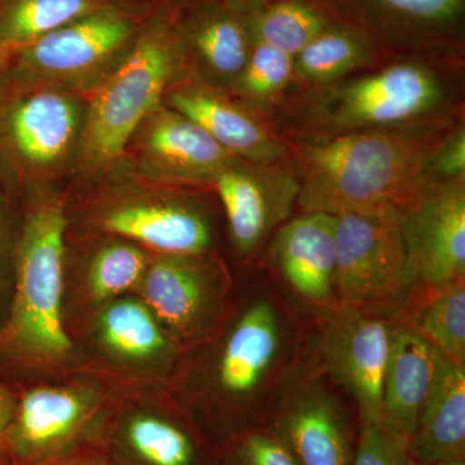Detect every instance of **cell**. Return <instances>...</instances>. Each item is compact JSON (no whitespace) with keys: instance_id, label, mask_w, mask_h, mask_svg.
Here are the masks:
<instances>
[{"instance_id":"1","label":"cell","mask_w":465,"mask_h":465,"mask_svg":"<svg viewBox=\"0 0 465 465\" xmlns=\"http://www.w3.org/2000/svg\"><path fill=\"white\" fill-rule=\"evenodd\" d=\"M313 324L304 322L274 284L242 302L208 351L186 410L217 446L265 427L313 361Z\"/></svg>"},{"instance_id":"2","label":"cell","mask_w":465,"mask_h":465,"mask_svg":"<svg viewBox=\"0 0 465 465\" xmlns=\"http://www.w3.org/2000/svg\"><path fill=\"white\" fill-rule=\"evenodd\" d=\"M460 116L445 113L327 137H284L302 213L402 211L430 183V166Z\"/></svg>"},{"instance_id":"3","label":"cell","mask_w":465,"mask_h":465,"mask_svg":"<svg viewBox=\"0 0 465 465\" xmlns=\"http://www.w3.org/2000/svg\"><path fill=\"white\" fill-rule=\"evenodd\" d=\"M66 216L45 202L27 213L16 235L12 295L0 326V367L63 362L72 341L63 322Z\"/></svg>"},{"instance_id":"4","label":"cell","mask_w":465,"mask_h":465,"mask_svg":"<svg viewBox=\"0 0 465 465\" xmlns=\"http://www.w3.org/2000/svg\"><path fill=\"white\" fill-rule=\"evenodd\" d=\"M446 64L399 57L367 74L345 78L290 101L281 136L327 137L391 127L445 114L439 69Z\"/></svg>"},{"instance_id":"5","label":"cell","mask_w":465,"mask_h":465,"mask_svg":"<svg viewBox=\"0 0 465 465\" xmlns=\"http://www.w3.org/2000/svg\"><path fill=\"white\" fill-rule=\"evenodd\" d=\"M333 216L338 304L393 316L410 290L399 211L376 208Z\"/></svg>"},{"instance_id":"6","label":"cell","mask_w":465,"mask_h":465,"mask_svg":"<svg viewBox=\"0 0 465 465\" xmlns=\"http://www.w3.org/2000/svg\"><path fill=\"white\" fill-rule=\"evenodd\" d=\"M174 34L155 29L134 45L92 100L84 128L85 153L96 163H108L124 153L139 125L155 113L174 66Z\"/></svg>"},{"instance_id":"7","label":"cell","mask_w":465,"mask_h":465,"mask_svg":"<svg viewBox=\"0 0 465 465\" xmlns=\"http://www.w3.org/2000/svg\"><path fill=\"white\" fill-rule=\"evenodd\" d=\"M313 321L312 342L318 369L333 387L348 394L358 425L381 424L393 316L336 304Z\"/></svg>"},{"instance_id":"8","label":"cell","mask_w":465,"mask_h":465,"mask_svg":"<svg viewBox=\"0 0 465 465\" xmlns=\"http://www.w3.org/2000/svg\"><path fill=\"white\" fill-rule=\"evenodd\" d=\"M391 58L452 65L464 48L465 0H316Z\"/></svg>"},{"instance_id":"9","label":"cell","mask_w":465,"mask_h":465,"mask_svg":"<svg viewBox=\"0 0 465 465\" xmlns=\"http://www.w3.org/2000/svg\"><path fill=\"white\" fill-rule=\"evenodd\" d=\"M268 427L299 465H351L356 454L357 416L333 391L316 360L291 385Z\"/></svg>"},{"instance_id":"10","label":"cell","mask_w":465,"mask_h":465,"mask_svg":"<svg viewBox=\"0 0 465 465\" xmlns=\"http://www.w3.org/2000/svg\"><path fill=\"white\" fill-rule=\"evenodd\" d=\"M101 420L99 400L90 391L34 388L16 396L0 450L11 465L43 464L90 440Z\"/></svg>"},{"instance_id":"11","label":"cell","mask_w":465,"mask_h":465,"mask_svg":"<svg viewBox=\"0 0 465 465\" xmlns=\"http://www.w3.org/2000/svg\"><path fill=\"white\" fill-rule=\"evenodd\" d=\"M400 219L410 287L465 282V179L430 183Z\"/></svg>"},{"instance_id":"12","label":"cell","mask_w":465,"mask_h":465,"mask_svg":"<svg viewBox=\"0 0 465 465\" xmlns=\"http://www.w3.org/2000/svg\"><path fill=\"white\" fill-rule=\"evenodd\" d=\"M139 287L143 302L170 338L192 344L213 333L228 278L206 255H161L149 262Z\"/></svg>"},{"instance_id":"13","label":"cell","mask_w":465,"mask_h":465,"mask_svg":"<svg viewBox=\"0 0 465 465\" xmlns=\"http://www.w3.org/2000/svg\"><path fill=\"white\" fill-rule=\"evenodd\" d=\"M110 465H219V446L185 410L134 409L91 437Z\"/></svg>"},{"instance_id":"14","label":"cell","mask_w":465,"mask_h":465,"mask_svg":"<svg viewBox=\"0 0 465 465\" xmlns=\"http://www.w3.org/2000/svg\"><path fill=\"white\" fill-rule=\"evenodd\" d=\"M228 222L232 247L249 259L299 200V183L287 162L258 163L237 159L213 180Z\"/></svg>"},{"instance_id":"15","label":"cell","mask_w":465,"mask_h":465,"mask_svg":"<svg viewBox=\"0 0 465 465\" xmlns=\"http://www.w3.org/2000/svg\"><path fill=\"white\" fill-rule=\"evenodd\" d=\"M335 216L302 213L275 232L268 262L278 282L313 317L338 304Z\"/></svg>"},{"instance_id":"16","label":"cell","mask_w":465,"mask_h":465,"mask_svg":"<svg viewBox=\"0 0 465 465\" xmlns=\"http://www.w3.org/2000/svg\"><path fill=\"white\" fill-rule=\"evenodd\" d=\"M170 106L185 115L235 157L258 163L287 162V148L264 113L237 103L208 85H183L170 94Z\"/></svg>"},{"instance_id":"17","label":"cell","mask_w":465,"mask_h":465,"mask_svg":"<svg viewBox=\"0 0 465 465\" xmlns=\"http://www.w3.org/2000/svg\"><path fill=\"white\" fill-rule=\"evenodd\" d=\"M451 361L401 318L393 316L381 424L410 440L421 410Z\"/></svg>"},{"instance_id":"18","label":"cell","mask_w":465,"mask_h":465,"mask_svg":"<svg viewBox=\"0 0 465 465\" xmlns=\"http://www.w3.org/2000/svg\"><path fill=\"white\" fill-rule=\"evenodd\" d=\"M174 39L177 51L194 64L208 87L232 91L253 43L250 14L203 0L185 17Z\"/></svg>"},{"instance_id":"19","label":"cell","mask_w":465,"mask_h":465,"mask_svg":"<svg viewBox=\"0 0 465 465\" xmlns=\"http://www.w3.org/2000/svg\"><path fill=\"white\" fill-rule=\"evenodd\" d=\"M101 225L113 234L139 242L161 255H207L213 224L197 204L183 200L134 201L110 208Z\"/></svg>"},{"instance_id":"20","label":"cell","mask_w":465,"mask_h":465,"mask_svg":"<svg viewBox=\"0 0 465 465\" xmlns=\"http://www.w3.org/2000/svg\"><path fill=\"white\" fill-rule=\"evenodd\" d=\"M133 34L130 21L114 11H94L24 47L21 64L45 76L88 72L121 50Z\"/></svg>"},{"instance_id":"21","label":"cell","mask_w":465,"mask_h":465,"mask_svg":"<svg viewBox=\"0 0 465 465\" xmlns=\"http://www.w3.org/2000/svg\"><path fill=\"white\" fill-rule=\"evenodd\" d=\"M79 124L81 112L73 97L57 91H39L9 106L5 133L18 158L43 168L65 157Z\"/></svg>"},{"instance_id":"22","label":"cell","mask_w":465,"mask_h":465,"mask_svg":"<svg viewBox=\"0 0 465 465\" xmlns=\"http://www.w3.org/2000/svg\"><path fill=\"white\" fill-rule=\"evenodd\" d=\"M150 163L177 180L211 182L240 159L203 130L174 110H162L150 124L145 139Z\"/></svg>"},{"instance_id":"23","label":"cell","mask_w":465,"mask_h":465,"mask_svg":"<svg viewBox=\"0 0 465 465\" xmlns=\"http://www.w3.org/2000/svg\"><path fill=\"white\" fill-rule=\"evenodd\" d=\"M391 60L365 34L335 21L293 57V87L300 94L321 90Z\"/></svg>"},{"instance_id":"24","label":"cell","mask_w":465,"mask_h":465,"mask_svg":"<svg viewBox=\"0 0 465 465\" xmlns=\"http://www.w3.org/2000/svg\"><path fill=\"white\" fill-rule=\"evenodd\" d=\"M407 455L423 464L465 459V365L446 369L421 410Z\"/></svg>"},{"instance_id":"25","label":"cell","mask_w":465,"mask_h":465,"mask_svg":"<svg viewBox=\"0 0 465 465\" xmlns=\"http://www.w3.org/2000/svg\"><path fill=\"white\" fill-rule=\"evenodd\" d=\"M393 316L405 321L452 363L465 365V282L410 287Z\"/></svg>"},{"instance_id":"26","label":"cell","mask_w":465,"mask_h":465,"mask_svg":"<svg viewBox=\"0 0 465 465\" xmlns=\"http://www.w3.org/2000/svg\"><path fill=\"white\" fill-rule=\"evenodd\" d=\"M97 333L109 351L133 362L161 360L171 351L170 335L140 299L109 302L97 321Z\"/></svg>"},{"instance_id":"27","label":"cell","mask_w":465,"mask_h":465,"mask_svg":"<svg viewBox=\"0 0 465 465\" xmlns=\"http://www.w3.org/2000/svg\"><path fill=\"white\" fill-rule=\"evenodd\" d=\"M336 20L316 0H269L250 15L253 41L295 57Z\"/></svg>"},{"instance_id":"28","label":"cell","mask_w":465,"mask_h":465,"mask_svg":"<svg viewBox=\"0 0 465 465\" xmlns=\"http://www.w3.org/2000/svg\"><path fill=\"white\" fill-rule=\"evenodd\" d=\"M94 5L96 0H2L0 48L26 47L96 11Z\"/></svg>"},{"instance_id":"29","label":"cell","mask_w":465,"mask_h":465,"mask_svg":"<svg viewBox=\"0 0 465 465\" xmlns=\"http://www.w3.org/2000/svg\"><path fill=\"white\" fill-rule=\"evenodd\" d=\"M293 85V57L253 41L243 72L232 91L244 103L269 116V110L281 105Z\"/></svg>"},{"instance_id":"30","label":"cell","mask_w":465,"mask_h":465,"mask_svg":"<svg viewBox=\"0 0 465 465\" xmlns=\"http://www.w3.org/2000/svg\"><path fill=\"white\" fill-rule=\"evenodd\" d=\"M148 265L145 252L136 244L112 242L92 259L87 273L88 292L96 302H112L139 287Z\"/></svg>"},{"instance_id":"31","label":"cell","mask_w":465,"mask_h":465,"mask_svg":"<svg viewBox=\"0 0 465 465\" xmlns=\"http://www.w3.org/2000/svg\"><path fill=\"white\" fill-rule=\"evenodd\" d=\"M219 465H299L271 427L255 428L219 448Z\"/></svg>"},{"instance_id":"32","label":"cell","mask_w":465,"mask_h":465,"mask_svg":"<svg viewBox=\"0 0 465 465\" xmlns=\"http://www.w3.org/2000/svg\"><path fill=\"white\" fill-rule=\"evenodd\" d=\"M406 437L381 424L360 425L356 454L351 465H407Z\"/></svg>"},{"instance_id":"33","label":"cell","mask_w":465,"mask_h":465,"mask_svg":"<svg viewBox=\"0 0 465 465\" xmlns=\"http://www.w3.org/2000/svg\"><path fill=\"white\" fill-rule=\"evenodd\" d=\"M432 182L465 179V125L459 122L457 127L440 143L430 166Z\"/></svg>"},{"instance_id":"34","label":"cell","mask_w":465,"mask_h":465,"mask_svg":"<svg viewBox=\"0 0 465 465\" xmlns=\"http://www.w3.org/2000/svg\"><path fill=\"white\" fill-rule=\"evenodd\" d=\"M12 234L11 216L5 198L0 192V299L7 291L12 295V262H14L15 240ZM2 302V300H0Z\"/></svg>"},{"instance_id":"35","label":"cell","mask_w":465,"mask_h":465,"mask_svg":"<svg viewBox=\"0 0 465 465\" xmlns=\"http://www.w3.org/2000/svg\"><path fill=\"white\" fill-rule=\"evenodd\" d=\"M39 465H110V463L101 450L88 440L65 454Z\"/></svg>"},{"instance_id":"36","label":"cell","mask_w":465,"mask_h":465,"mask_svg":"<svg viewBox=\"0 0 465 465\" xmlns=\"http://www.w3.org/2000/svg\"><path fill=\"white\" fill-rule=\"evenodd\" d=\"M16 406V396L12 393L7 385L0 382V434L5 432Z\"/></svg>"},{"instance_id":"37","label":"cell","mask_w":465,"mask_h":465,"mask_svg":"<svg viewBox=\"0 0 465 465\" xmlns=\"http://www.w3.org/2000/svg\"><path fill=\"white\" fill-rule=\"evenodd\" d=\"M223 5L243 12V14H252L256 9L262 7L269 0H217Z\"/></svg>"},{"instance_id":"38","label":"cell","mask_w":465,"mask_h":465,"mask_svg":"<svg viewBox=\"0 0 465 465\" xmlns=\"http://www.w3.org/2000/svg\"><path fill=\"white\" fill-rule=\"evenodd\" d=\"M407 465H465V459H460V460H451V461H439V463H415V461L410 460L407 461Z\"/></svg>"},{"instance_id":"39","label":"cell","mask_w":465,"mask_h":465,"mask_svg":"<svg viewBox=\"0 0 465 465\" xmlns=\"http://www.w3.org/2000/svg\"><path fill=\"white\" fill-rule=\"evenodd\" d=\"M0 465H11L7 460V458L5 457V454H3L2 450H0Z\"/></svg>"}]
</instances>
